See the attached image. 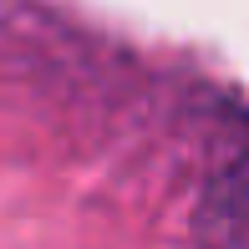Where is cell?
Here are the masks:
<instances>
[{"mask_svg": "<svg viewBox=\"0 0 249 249\" xmlns=\"http://www.w3.org/2000/svg\"><path fill=\"white\" fill-rule=\"evenodd\" d=\"M244 234H249V142L239 102H229L219 138L209 142V168L198 188V249H244Z\"/></svg>", "mask_w": 249, "mask_h": 249, "instance_id": "cell-1", "label": "cell"}]
</instances>
